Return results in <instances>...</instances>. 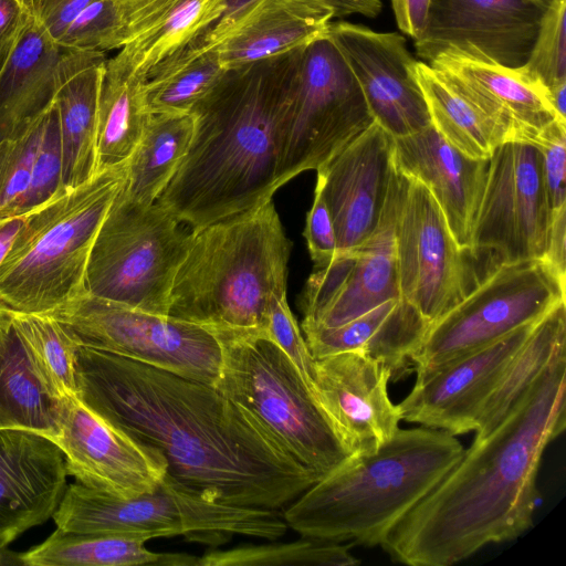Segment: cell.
I'll return each mask as SVG.
<instances>
[{
    "label": "cell",
    "mask_w": 566,
    "mask_h": 566,
    "mask_svg": "<svg viewBox=\"0 0 566 566\" xmlns=\"http://www.w3.org/2000/svg\"><path fill=\"white\" fill-rule=\"evenodd\" d=\"M76 385L84 405L157 449L171 478L210 500L279 509L317 481L214 385L86 346Z\"/></svg>",
    "instance_id": "obj_1"
},
{
    "label": "cell",
    "mask_w": 566,
    "mask_h": 566,
    "mask_svg": "<svg viewBox=\"0 0 566 566\" xmlns=\"http://www.w3.org/2000/svg\"><path fill=\"white\" fill-rule=\"evenodd\" d=\"M566 426V352L558 354L502 422L385 535L397 563L450 566L533 525L545 448Z\"/></svg>",
    "instance_id": "obj_2"
},
{
    "label": "cell",
    "mask_w": 566,
    "mask_h": 566,
    "mask_svg": "<svg viewBox=\"0 0 566 566\" xmlns=\"http://www.w3.org/2000/svg\"><path fill=\"white\" fill-rule=\"evenodd\" d=\"M301 50L227 70L191 111L188 153L157 199L185 226L197 230L272 200Z\"/></svg>",
    "instance_id": "obj_3"
},
{
    "label": "cell",
    "mask_w": 566,
    "mask_h": 566,
    "mask_svg": "<svg viewBox=\"0 0 566 566\" xmlns=\"http://www.w3.org/2000/svg\"><path fill=\"white\" fill-rule=\"evenodd\" d=\"M463 453L462 443L443 430L399 428L377 451L353 454L313 483L292 501L285 522L306 537L379 545Z\"/></svg>",
    "instance_id": "obj_4"
},
{
    "label": "cell",
    "mask_w": 566,
    "mask_h": 566,
    "mask_svg": "<svg viewBox=\"0 0 566 566\" xmlns=\"http://www.w3.org/2000/svg\"><path fill=\"white\" fill-rule=\"evenodd\" d=\"M291 249L272 200L192 230L168 315L210 331L266 332L271 297L287 287Z\"/></svg>",
    "instance_id": "obj_5"
},
{
    "label": "cell",
    "mask_w": 566,
    "mask_h": 566,
    "mask_svg": "<svg viewBox=\"0 0 566 566\" xmlns=\"http://www.w3.org/2000/svg\"><path fill=\"white\" fill-rule=\"evenodd\" d=\"M127 178V161L96 172L33 207L0 264V305L53 314L86 291L98 231Z\"/></svg>",
    "instance_id": "obj_6"
},
{
    "label": "cell",
    "mask_w": 566,
    "mask_h": 566,
    "mask_svg": "<svg viewBox=\"0 0 566 566\" xmlns=\"http://www.w3.org/2000/svg\"><path fill=\"white\" fill-rule=\"evenodd\" d=\"M221 346L214 386L248 410L317 480L352 455L315 394L263 331H211Z\"/></svg>",
    "instance_id": "obj_7"
},
{
    "label": "cell",
    "mask_w": 566,
    "mask_h": 566,
    "mask_svg": "<svg viewBox=\"0 0 566 566\" xmlns=\"http://www.w3.org/2000/svg\"><path fill=\"white\" fill-rule=\"evenodd\" d=\"M52 518L56 528L65 532L119 534L146 541L185 535L214 544L232 534L274 541L289 527L277 509L217 502L184 486L168 473L154 490L130 497L75 481L66 486Z\"/></svg>",
    "instance_id": "obj_8"
},
{
    "label": "cell",
    "mask_w": 566,
    "mask_h": 566,
    "mask_svg": "<svg viewBox=\"0 0 566 566\" xmlns=\"http://www.w3.org/2000/svg\"><path fill=\"white\" fill-rule=\"evenodd\" d=\"M191 234L192 229L158 200L136 202L120 190L91 251L87 293L168 315L172 283Z\"/></svg>",
    "instance_id": "obj_9"
},
{
    "label": "cell",
    "mask_w": 566,
    "mask_h": 566,
    "mask_svg": "<svg viewBox=\"0 0 566 566\" xmlns=\"http://www.w3.org/2000/svg\"><path fill=\"white\" fill-rule=\"evenodd\" d=\"M373 123L357 78L329 34L303 46L282 129L277 187L319 169Z\"/></svg>",
    "instance_id": "obj_10"
},
{
    "label": "cell",
    "mask_w": 566,
    "mask_h": 566,
    "mask_svg": "<svg viewBox=\"0 0 566 566\" xmlns=\"http://www.w3.org/2000/svg\"><path fill=\"white\" fill-rule=\"evenodd\" d=\"M565 301V279L544 260L502 262L430 324L413 369L430 368L535 323Z\"/></svg>",
    "instance_id": "obj_11"
},
{
    "label": "cell",
    "mask_w": 566,
    "mask_h": 566,
    "mask_svg": "<svg viewBox=\"0 0 566 566\" xmlns=\"http://www.w3.org/2000/svg\"><path fill=\"white\" fill-rule=\"evenodd\" d=\"M80 346L112 353L214 385L221 346L208 328L85 293L52 314Z\"/></svg>",
    "instance_id": "obj_12"
},
{
    "label": "cell",
    "mask_w": 566,
    "mask_h": 566,
    "mask_svg": "<svg viewBox=\"0 0 566 566\" xmlns=\"http://www.w3.org/2000/svg\"><path fill=\"white\" fill-rule=\"evenodd\" d=\"M553 213L541 151L530 143L505 142L489 158L467 253L492 251L497 264L544 260Z\"/></svg>",
    "instance_id": "obj_13"
},
{
    "label": "cell",
    "mask_w": 566,
    "mask_h": 566,
    "mask_svg": "<svg viewBox=\"0 0 566 566\" xmlns=\"http://www.w3.org/2000/svg\"><path fill=\"white\" fill-rule=\"evenodd\" d=\"M397 172L395 248L400 300L430 326L468 292L465 252L430 191Z\"/></svg>",
    "instance_id": "obj_14"
},
{
    "label": "cell",
    "mask_w": 566,
    "mask_h": 566,
    "mask_svg": "<svg viewBox=\"0 0 566 566\" xmlns=\"http://www.w3.org/2000/svg\"><path fill=\"white\" fill-rule=\"evenodd\" d=\"M552 0H431L428 20L415 41L429 63L443 51L509 67L523 66Z\"/></svg>",
    "instance_id": "obj_15"
},
{
    "label": "cell",
    "mask_w": 566,
    "mask_h": 566,
    "mask_svg": "<svg viewBox=\"0 0 566 566\" xmlns=\"http://www.w3.org/2000/svg\"><path fill=\"white\" fill-rule=\"evenodd\" d=\"M395 168L389 196L378 227L356 250L336 254L315 269L302 295V329L335 327L377 305L400 298L395 248L398 199Z\"/></svg>",
    "instance_id": "obj_16"
},
{
    "label": "cell",
    "mask_w": 566,
    "mask_h": 566,
    "mask_svg": "<svg viewBox=\"0 0 566 566\" xmlns=\"http://www.w3.org/2000/svg\"><path fill=\"white\" fill-rule=\"evenodd\" d=\"M57 433L51 439L62 450L67 475L120 497L154 490L167 473V461L109 423L77 397L57 401Z\"/></svg>",
    "instance_id": "obj_17"
},
{
    "label": "cell",
    "mask_w": 566,
    "mask_h": 566,
    "mask_svg": "<svg viewBox=\"0 0 566 566\" xmlns=\"http://www.w3.org/2000/svg\"><path fill=\"white\" fill-rule=\"evenodd\" d=\"M535 323L440 365L416 369L412 389L397 405L400 419L453 436L474 431L484 403Z\"/></svg>",
    "instance_id": "obj_18"
},
{
    "label": "cell",
    "mask_w": 566,
    "mask_h": 566,
    "mask_svg": "<svg viewBox=\"0 0 566 566\" xmlns=\"http://www.w3.org/2000/svg\"><path fill=\"white\" fill-rule=\"evenodd\" d=\"M327 33L345 55L375 123L394 138L431 125L415 73L417 61L402 35L347 21L331 22Z\"/></svg>",
    "instance_id": "obj_19"
},
{
    "label": "cell",
    "mask_w": 566,
    "mask_h": 566,
    "mask_svg": "<svg viewBox=\"0 0 566 566\" xmlns=\"http://www.w3.org/2000/svg\"><path fill=\"white\" fill-rule=\"evenodd\" d=\"M394 137L377 123L317 169L315 189L329 210L337 254L356 250L376 230L395 174Z\"/></svg>",
    "instance_id": "obj_20"
},
{
    "label": "cell",
    "mask_w": 566,
    "mask_h": 566,
    "mask_svg": "<svg viewBox=\"0 0 566 566\" xmlns=\"http://www.w3.org/2000/svg\"><path fill=\"white\" fill-rule=\"evenodd\" d=\"M314 370L316 398L353 454L375 452L394 438L401 419L385 365L353 350L315 359Z\"/></svg>",
    "instance_id": "obj_21"
},
{
    "label": "cell",
    "mask_w": 566,
    "mask_h": 566,
    "mask_svg": "<svg viewBox=\"0 0 566 566\" xmlns=\"http://www.w3.org/2000/svg\"><path fill=\"white\" fill-rule=\"evenodd\" d=\"M379 0H258L216 43L226 70L290 53L325 34L333 18H375Z\"/></svg>",
    "instance_id": "obj_22"
},
{
    "label": "cell",
    "mask_w": 566,
    "mask_h": 566,
    "mask_svg": "<svg viewBox=\"0 0 566 566\" xmlns=\"http://www.w3.org/2000/svg\"><path fill=\"white\" fill-rule=\"evenodd\" d=\"M65 459L51 439L0 429V545L52 518L66 490Z\"/></svg>",
    "instance_id": "obj_23"
},
{
    "label": "cell",
    "mask_w": 566,
    "mask_h": 566,
    "mask_svg": "<svg viewBox=\"0 0 566 566\" xmlns=\"http://www.w3.org/2000/svg\"><path fill=\"white\" fill-rule=\"evenodd\" d=\"M430 64L475 107L502 127L509 140L533 144L559 119L546 87L521 67H509L469 55L443 51Z\"/></svg>",
    "instance_id": "obj_24"
},
{
    "label": "cell",
    "mask_w": 566,
    "mask_h": 566,
    "mask_svg": "<svg viewBox=\"0 0 566 566\" xmlns=\"http://www.w3.org/2000/svg\"><path fill=\"white\" fill-rule=\"evenodd\" d=\"M392 159L402 175L421 182L439 205L458 245L467 252L485 185L489 159L471 158L432 126L394 138Z\"/></svg>",
    "instance_id": "obj_25"
},
{
    "label": "cell",
    "mask_w": 566,
    "mask_h": 566,
    "mask_svg": "<svg viewBox=\"0 0 566 566\" xmlns=\"http://www.w3.org/2000/svg\"><path fill=\"white\" fill-rule=\"evenodd\" d=\"M104 51L65 49L57 64L55 104L62 144V186L75 188L96 174V138Z\"/></svg>",
    "instance_id": "obj_26"
},
{
    "label": "cell",
    "mask_w": 566,
    "mask_h": 566,
    "mask_svg": "<svg viewBox=\"0 0 566 566\" xmlns=\"http://www.w3.org/2000/svg\"><path fill=\"white\" fill-rule=\"evenodd\" d=\"M428 327L412 307L392 298L342 325L302 331L314 359L358 350L385 365L397 379L413 368Z\"/></svg>",
    "instance_id": "obj_27"
},
{
    "label": "cell",
    "mask_w": 566,
    "mask_h": 566,
    "mask_svg": "<svg viewBox=\"0 0 566 566\" xmlns=\"http://www.w3.org/2000/svg\"><path fill=\"white\" fill-rule=\"evenodd\" d=\"M63 52L32 11L0 67V140L23 134L54 102Z\"/></svg>",
    "instance_id": "obj_28"
},
{
    "label": "cell",
    "mask_w": 566,
    "mask_h": 566,
    "mask_svg": "<svg viewBox=\"0 0 566 566\" xmlns=\"http://www.w3.org/2000/svg\"><path fill=\"white\" fill-rule=\"evenodd\" d=\"M142 537L75 533L56 528L44 542L21 553L23 566H197L185 553L149 551Z\"/></svg>",
    "instance_id": "obj_29"
},
{
    "label": "cell",
    "mask_w": 566,
    "mask_h": 566,
    "mask_svg": "<svg viewBox=\"0 0 566 566\" xmlns=\"http://www.w3.org/2000/svg\"><path fill=\"white\" fill-rule=\"evenodd\" d=\"M0 429L29 430L52 439L59 430L57 401L35 377L14 331L10 312L0 305Z\"/></svg>",
    "instance_id": "obj_30"
},
{
    "label": "cell",
    "mask_w": 566,
    "mask_h": 566,
    "mask_svg": "<svg viewBox=\"0 0 566 566\" xmlns=\"http://www.w3.org/2000/svg\"><path fill=\"white\" fill-rule=\"evenodd\" d=\"M563 352H566L565 301L555 305L535 323L510 360L482 408L473 440L480 441L489 436L551 361Z\"/></svg>",
    "instance_id": "obj_31"
},
{
    "label": "cell",
    "mask_w": 566,
    "mask_h": 566,
    "mask_svg": "<svg viewBox=\"0 0 566 566\" xmlns=\"http://www.w3.org/2000/svg\"><path fill=\"white\" fill-rule=\"evenodd\" d=\"M224 8L226 0H181L156 25L107 59L106 69L145 81L158 64L207 32Z\"/></svg>",
    "instance_id": "obj_32"
},
{
    "label": "cell",
    "mask_w": 566,
    "mask_h": 566,
    "mask_svg": "<svg viewBox=\"0 0 566 566\" xmlns=\"http://www.w3.org/2000/svg\"><path fill=\"white\" fill-rule=\"evenodd\" d=\"M195 130L192 113L151 114L127 160L123 195L136 202H155L188 153Z\"/></svg>",
    "instance_id": "obj_33"
},
{
    "label": "cell",
    "mask_w": 566,
    "mask_h": 566,
    "mask_svg": "<svg viewBox=\"0 0 566 566\" xmlns=\"http://www.w3.org/2000/svg\"><path fill=\"white\" fill-rule=\"evenodd\" d=\"M415 73L432 126L454 148L471 158L489 159L499 145L509 142L502 127L462 96L430 64L417 61Z\"/></svg>",
    "instance_id": "obj_34"
},
{
    "label": "cell",
    "mask_w": 566,
    "mask_h": 566,
    "mask_svg": "<svg viewBox=\"0 0 566 566\" xmlns=\"http://www.w3.org/2000/svg\"><path fill=\"white\" fill-rule=\"evenodd\" d=\"M226 72L214 48L192 42L158 64L144 81L146 107L150 114L191 113Z\"/></svg>",
    "instance_id": "obj_35"
},
{
    "label": "cell",
    "mask_w": 566,
    "mask_h": 566,
    "mask_svg": "<svg viewBox=\"0 0 566 566\" xmlns=\"http://www.w3.org/2000/svg\"><path fill=\"white\" fill-rule=\"evenodd\" d=\"M181 0H95L59 40L65 49L108 51L156 25Z\"/></svg>",
    "instance_id": "obj_36"
},
{
    "label": "cell",
    "mask_w": 566,
    "mask_h": 566,
    "mask_svg": "<svg viewBox=\"0 0 566 566\" xmlns=\"http://www.w3.org/2000/svg\"><path fill=\"white\" fill-rule=\"evenodd\" d=\"M9 312L30 366L46 395L56 401L77 397L80 344L69 328L52 314Z\"/></svg>",
    "instance_id": "obj_37"
},
{
    "label": "cell",
    "mask_w": 566,
    "mask_h": 566,
    "mask_svg": "<svg viewBox=\"0 0 566 566\" xmlns=\"http://www.w3.org/2000/svg\"><path fill=\"white\" fill-rule=\"evenodd\" d=\"M144 81L120 76L105 67L101 90L96 138V172L123 164L134 153L151 116Z\"/></svg>",
    "instance_id": "obj_38"
},
{
    "label": "cell",
    "mask_w": 566,
    "mask_h": 566,
    "mask_svg": "<svg viewBox=\"0 0 566 566\" xmlns=\"http://www.w3.org/2000/svg\"><path fill=\"white\" fill-rule=\"evenodd\" d=\"M289 543L247 544L211 549L198 557L197 566H349L359 564L350 553L353 543L302 536Z\"/></svg>",
    "instance_id": "obj_39"
},
{
    "label": "cell",
    "mask_w": 566,
    "mask_h": 566,
    "mask_svg": "<svg viewBox=\"0 0 566 566\" xmlns=\"http://www.w3.org/2000/svg\"><path fill=\"white\" fill-rule=\"evenodd\" d=\"M42 114L20 136L0 140V212L27 211Z\"/></svg>",
    "instance_id": "obj_40"
},
{
    "label": "cell",
    "mask_w": 566,
    "mask_h": 566,
    "mask_svg": "<svg viewBox=\"0 0 566 566\" xmlns=\"http://www.w3.org/2000/svg\"><path fill=\"white\" fill-rule=\"evenodd\" d=\"M566 0H552L534 45L521 69L546 90L566 82Z\"/></svg>",
    "instance_id": "obj_41"
},
{
    "label": "cell",
    "mask_w": 566,
    "mask_h": 566,
    "mask_svg": "<svg viewBox=\"0 0 566 566\" xmlns=\"http://www.w3.org/2000/svg\"><path fill=\"white\" fill-rule=\"evenodd\" d=\"M62 189H64L62 186V144L59 113L54 101L42 114L24 210L46 202Z\"/></svg>",
    "instance_id": "obj_42"
},
{
    "label": "cell",
    "mask_w": 566,
    "mask_h": 566,
    "mask_svg": "<svg viewBox=\"0 0 566 566\" xmlns=\"http://www.w3.org/2000/svg\"><path fill=\"white\" fill-rule=\"evenodd\" d=\"M266 333L293 361L315 394V359L289 306L286 291L275 292L271 297Z\"/></svg>",
    "instance_id": "obj_43"
},
{
    "label": "cell",
    "mask_w": 566,
    "mask_h": 566,
    "mask_svg": "<svg viewBox=\"0 0 566 566\" xmlns=\"http://www.w3.org/2000/svg\"><path fill=\"white\" fill-rule=\"evenodd\" d=\"M553 211L566 206V122L556 119L536 137Z\"/></svg>",
    "instance_id": "obj_44"
},
{
    "label": "cell",
    "mask_w": 566,
    "mask_h": 566,
    "mask_svg": "<svg viewBox=\"0 0 566 566\" xmlns=\"http://www.w3.org/2000/svg\"><path fill=\"white\" fill-rule=\"evenodd\" d=\"M303 234L315 269L326 266L333 261L337 254L335 229L326 202L317 189L306 214Z\"/></svg>",
    "instance_id": "obj_45"
},
{
    "label": "cell",
    "mask_w": 566,
    "mask_h": 566,
    "mask_svg": "<svg viewBox=\"0 0 566 566\" xmlns=\"http://www.w3.org/2000/svg\"><path fill=\"white\" fill-rule=\"evenodd\" d=\"M95 0H32V11L44 31L59 42L71 23Z\"/></svg>",
    "instance_id": "obj_46"
},
{
    "label": "cell",
    "mask_w": 566,
    "mask_h": 566,
    "mask_svg": "<svg viewBox=\"0 0 566 566\" xmlns=\"http://www.w3.org/2000/svg\"><path fill=\"white\" fill-rule=\"evenodd\" d=\"M32 12V0H0V67Z\"/></svg>",
    "instance_id": "obj_47"
},
{
    "label": "cell",
    "mask_w": 566,
    "mask_h": 566,
    "mask_svg": "<svg viewBox=\"0 0 566 566\" xmlns=\"http://www.w3.org/2000/svg\"><path fill=\"white\" fill-rule=\"evenodd\" d=\"M401 32L418 40L424 30L431 0H390Z\"/></svg>",
    "instance_id": "obj_48"
},
{
    "label": "cell",
    "mask_w": 566,
    "mask_h": 566,
    "mask_svg": "<svg viewBox=\"0 0 566 566\" xmlns=\"http://www.w3.org/2000/svg\"><path fill=\"white\" fill-rule=\"evenodd\" d=\"M566 206L553 213L552 227L544 261L566 279Z\"/></svg>",
    "instance_id": "obj_49"
},
{
    "label": "cell",
    "mask_w": 566,
    "mask_h": 566,
    "mask_svg": "<svg viewBox=\"0 0 566 566\" xmlns=\"http://www.w3.org/2000/svg\"><path fill=\"white\" fill-rule=\"evenodd\" d=\"M258 0H226V8L220 19L196 42L213 46L221 36L229 31Z\"/></svg>",
    "instance_id": "obj_50"
},
{
    "label": "cell",
    "mask_w": 566,
    "mask_h": 566,
    "mask_svg": "<svg viewBox=\"0 0 566 566\" xmlns=\"http://www.w3.org/2000/svg\"><path fill=\"white\" fill-rule=\"evenodd\" d=\"M30 212L31 209L12 213L0 212V264L13 247Z\"/></svg>",
    "instance_id": "obj_51"
},
{
    "label": "cell",
    "mask_w": 566,
    "mask_h": 566,
    "mask_svg": "<svg viewBox=\"0 0 566 566\" xmlns=\"http://www.w3.org/2000/svg\"><path fill=\"white\" fill-rule=\"evenodd\" d=\"M547 92L548 99L555 112L560 118L566 119V82L548 88Z\"/></svg>",
    "instance_id": "obj_52"
},
{
    "label": "cell",
    "mask_w": 566,
    "mask_h": 566,
    "mask_svg": "<svg viewBox=\"0 0 566 566\" xmlns=\"http://www.w3.org/2000/svg\"><path fill=\"white\" fill-rule=\"evenodd\" d=\"M21 553L10 551L8 546L0 545V566H21Z\"/></svg>",
    "instance_id": "obj_53"
}]
</instances>
